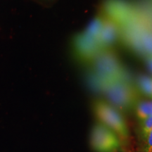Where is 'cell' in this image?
<instances>
[{
	"label": "cell",
	"mask_w": 152,
	"mask_h": 152,
	"mask_svg": "<svg viewBox=\"0 0 152 152\" xmlns=\"http://www.w3.org/2000/svg\"><path fill=\"white\" fill-rule=\"evenodd\" d=\"M93 110L99 123L109 128L118 137L123 147H127L130 141V132L125 119L118 109L108 102L97 100L93 104Z\"/></svg>",
	"instance_id": "obj_1"
},
{
	"label": "cell",
	"mask_w": 152,
	"mask_h": 152,
	"mask_svg": "<svg viewBox=\"0 0 152 152\" xmlns=\"http://www.w3.org/2000/svg\"><path fill=\"white\" fill-rule=\"evenodd\" d=\"M104 91L115 109L128 111L135 106L137 96L132 87L125 80H115L104 85Z\"/></svg>",
	"instance_id": "obj_2"
},
{
	"label": "cell",
	"mask_w": 152,
	"mask_h": 152,
	"mask_svg": "<svg viewBox=\"0 0 152 152\" xmlns=\"http://www.w3.org/2000/svg\"><path fill=\"white\" fill-rule=\"evenodd\" d=\"M93 62L95 75L103 82L104 85L115 80H124L122 66L115 55L110 51H102Z\"/></svg>",
	"instance_id": "obj_3"
},
{
	"label": "cell",
	"mask_w": 152,
	"mask_h": 152,
	"mask_svg": "<svg viewBox=\"0 0 152 152\" xmlns=\"http://www.w3.org/2000/svg\"><path fill=\"white\" fill-rule=\"evenodd\" d=\"M90 142L91 148L94 152L123 151V144L118 137L101 123L93 126Z\"/></svg>",
	"instance_id": "obj_4"
},
{
	"label": "cell",
	"mask_w": 152,
	"mask_h": 152,
	"mask_svg": "<svg viewBox=\"0 0 152 152\" xmlns=\"http://www.w3.org/2000/svg\"><path fill=\"white\" fill-rule=\"evenodd\" d=\"M73 47L79 60L88 62L94 59L102 52L97 39L89 37L84 33L77 34L73 39Z\"/></svg>",
	"instance_id": "obj_5"
},
{
	"label": "cell",
	"mask_w": 152,
	"mask_h": 152,
	"mask_svg": "<svg viewBox=\"0 0 152 152\" xmlns=\"http://www.w3.org/2000/svg\"><path fill=\"white\" fill-rule=\"evenodd\" d=\"M118 35V24L110 19L105 20L104 26L98 37V43L102 51L108 50L116 41Z\"/></svg>",
	"instance_id": "obj_6"
},
{
	"label": "cell",
	"mask_w": 152,
	"mask_h": 152,
	"mask_svg": "<svg viewBox=\"0 0 152 152\" xmlns=\"http://www.w3.org/2000/svg\"><path fill=\"white\" fill-rule=\"evenodd\" d=\"M135 113L139 121H143L152 115V99L140 100L134 106Z\"/></svg>",
	"instance_id": "obj_7"
},
{
	"label": "cell",
	"mask_w": 152,
	"mask_h": 152,
	"mask_svg": "<svg viewBox=\"0 0 152 152\" xmlns=\"http://www.w3.org/2000/svg\"><path fill=\"white\" fill-rule=\"evenodd\" d=\"M105 20L106 19L102 18V16L96 17L90 23V24L88 25V26L83 33L89 37L93 38V39H98Z\"/></svg>",
	"instance_id": "obj_8"
},
{
	"label": "cell",
	"mask_w": 152,
	"mask_h": 152,
	"mask_svg": "<svg viewBox=\"0 0 152 152\" xmlns=\"http://www.w3.org/2000/svg\"><path fill=\"white\" fill-rule=\"evenodd\" d=\"M137 85L140 92L152 99V78L145 75L141 76L139 77Z\"/></svg>",
	"instance_id": "obj_9"
},
{
	"label": "cell",
	"mask_w": 152,
	"mask_h": 152,
	"mask_svg": "<svg viewBox=\"0 0 152 152\" xmlns=\"http://www.w3.org/2000/svg\"><path fill=\"white\" fill-rule=\"evenodd\" d=\"M133 152H152V130L144 137L137 140Z\"/></svg>",
	"instance_id": "obj_10"
},
{
	"label": "cell",
	"mask_w": 152,
	"mask_h": 152,
	"mask_svg": "<svg viewBox=\"0 0 152 152\" xmlns=\"http://www.w3.org/2000/svg\"><path fill=\"white\" fill-rule=\"evenodd\" d=\"M139 122L140 123L137 130V140L144 137L152 130V115Z\"/></svg>",
	"instance_id": "obj_11"
},
{
	"label": "cell",
	"mask_w": 152,
	"mask_h": 152,
	"mask_svg": "<svg viewBox=\"0 0 152 152\" xmlns=\"http://www.w3.org/2000/svg\"><path fill=\"white\" fill-rule=\"evenodd\" d=\"M149 66L150 69H151V71H152V56L151 57V58H149Z\"/></svg>",
	"instance_id": "obj_12"
}]
</instances>
